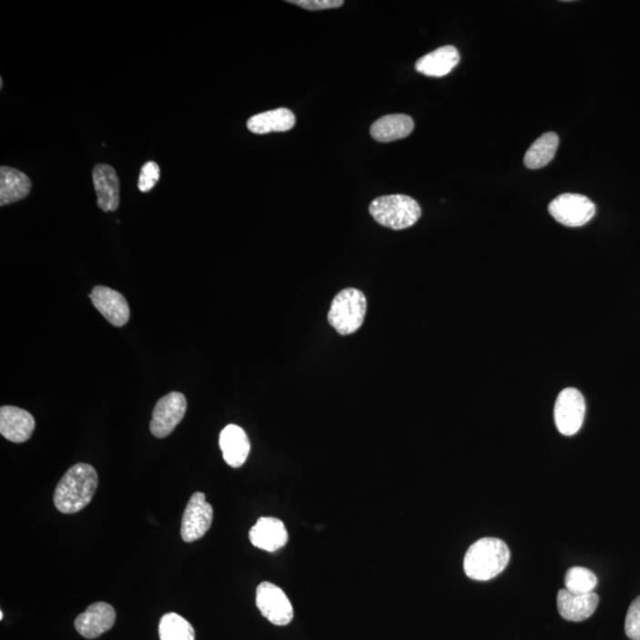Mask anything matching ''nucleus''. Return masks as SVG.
Segmentation results:
<instances>
[{
	"instance_id": "obj_17",
	"label": "nucleus",
	"mask_w": 640,
	"mask_h": 640,
	"mask_svg": "<svg viewBox=\"0 0 640 640\" xmlns=\"http://www.w3.org/2000/svg\"><path fill=\"white\" fill-rule=\"evenodd\" d=\"M461 61L457 48L453 46H442L425 55L415 63L416 72L430 77H442L452 72Z\"/></svg>"
},
{
	"instance_id": "obj_11",
	"label": "nucleus",
	"mask_w": 640,
	"mask_h": 640,
	"mask_svg": "<svg viewBox=\"0 0 640 640\" xmlns=\"http://www.w3.org/2000/svg\"><path fill=\"white\" fill-rule=\"evenodd\" d=\"M116 623V611L109 604L96 603L77 616L76 619V628L82 635L87 639H96L111 630Z\"/></svg>"
},
{
	"instance_id": "obj_24",
	"label": "nucleus",
	"mask_w": 640,
	"mask_h": 640,
	"mask_svg": "<svg viewBox=\"0 0 640 640\" xmlns=\"http://www.w3.org/2000/svg\"><path fill=\"white\" fill-rule=\"evenodd\" d=\"M625 634L631 640H640V596L628 608L625 620Z\"/></svg>"
},
{
	"instance_id": "obj_25",
	"label": "nucleus",
	"mask_w": 640,
	"mask_h": 640,
	"mask_svg": "<svg viewBox=\"0 0 640 640\" xmlns=\"http://www.w3.org/2000/svg\"><path fill=\"white\" fill-rule=\"evenodd\" d=\"M160 177V170L158 164L155 162H147L141 168L139 176V190L141 192H148L152 190L153 187L158 183Z\"/></svg>"
},
{
	"instance_id": "obj_13",
	"label": "nucleus",
	"mask_w": 640,
	"mask_h": 640,
	"mask_svg": "<svg viewBox=\"0 0 640 640\" xmlns=\"http://www.w3.org/2000/svg\"><path fill=\"white\" fill-rule=\"evenodd\" d=\"M249 540L254 547L274 553L288 543L289 533L285 524L278 518L261 517L250 529Z\"/></svg>"
},
{
	"instance_id": "obj_10",
	"label": "nucleus",
	"mask_w": 640,
	"mask_h": 640,
	"mask_svg": "<svg viewBox=\"0 0 640 640\" xmlns=\"http://www.w3.org/2000/svg\"><path fill=\"white\" fill-rule=\"evenodd\" d=\"M90 300L105 320L113 327L121 328L128 323L129 306L123 294L106 286H97L89 294Z\"/></svg>"
},
{
	"instance_id": "obj_9",
	"label": "nucleus",
	"mask_w": 640,
	"mask_h": 640,
	"mask_svg": "<svg viewBox=\"0 0 640 640\" xmlns=\"http://www.w3.org/2000/svg\"><path fill=\"white\" fill-rule=\"evenodd\" d=\"M214 509L206 500V494L195 493L188 503L182 520V539L188 543L202 539L213 523Z\"/></svg>"
},
{
	"instance_id": "obj_2",
	"label": "nucleus",
	"mask_w": 640,
	"mask_h": 640,
	"mask_svg": "<svg viewBox=\"0 0 640 640\" xmlns=\"http://www.w3.org/2000/svg\"><path fill=\"white\" fill-rule=\"evenodd\" d=\"M509 561L510 551L504 541L484 537L471 545L467 551L464 571L470 579L489 581L500 575Z\"/></svg>"
},
{
	"instance_id": "obj_14",
	"label": "nucleus",
	"mask_w": 640,
	"mask_h": 640,
	"mask_svg": "<svg viewBox=\"0 0 640 640\" xmlns=\"http://www.w3.org/2000/svg\"><path fill=\"white\" fill-rule=\"evenodd\" d=\"M93 183L97 196V207L102 211H116L120 203L119 178L109 165L99 164L93 170Z\"/></svg>"
},
{
	"instance_id": "obj_5",
	"label": "nucleus",
	"mask_w": 640,
	"mask_h": 640,
	"mask_svg": "<svg viewBox=\"0 0 640 640\" xmlns=\"http://www.w3.org/2000/svg\"><path fill=\"white\" fill-rule=\"evenodd\" d=\"M584 414H586V402L583 394L575 388H567L557 396L554 419L561 434L574 435L583 427Z\"/></svg>"
},
{
	"instance_id": "obj_26",
	"label": "nucleus",
	"mask_w": 640,
	"mask_h": 640,
	"mask_svg": "<svg viewBox=\"0 0 640 640\" xmlns=\"http://www.w3.org/2000/svg\"><path fill=\"white\" fill-rule=\"evenodd\" d=\"M288 3L310 11L337 9L344 5L343 0H289Z\"/></svg>"
},
{
	"instance_id": "obj_7",
	"label": "nucleus",
	"mask_w": 640,
	"mask_h": 640,
	"mask_svg": "<svg viewBox=\"0 0 640 640\" xmlns=\"http://www.w3.org/2000/svg\"><path fill=\"white\" fill-rule=\"evenodd\" d=\"M187 399L182 392L172 391L157 402L150 423L156 438H167L175 431L187 413Z\"/></svg>"
},
{
	"instance_id": "obj_8",
	"label": "nucleus",
	"mask_w": 640,
	"mask_h": 640,
	"mask_svg": "<svg viewBox=\"0 0 640 640\" xmlns=\"http://www.w3.org/2000/svg\"><path fill=\"white\" fill-rule=\"evenodd\" d=\"M257 606L269 622L277 626L289 625L293 620V606L286 593L270 583L259 584Z\"/></svg>"
},
{
	"instance_id": "obj_22",
	"label": "nucleus",
	"mask_w": 640,
	"mask_h": 640,
	"mask_svg": "<svg viewBox=\"0 0 640 640\" xmlns=\"http://www.w3.org/2000/svg\"><path fill=\"white\" fill-rule=\"evenodd\" d=\"M160 640H195V630L183 616L176 614L163 615L159 623Z\"/></svg>"
},
{
	"instance_id": "obj_6",
	"label": "nucleus",
	"mask_w": 640,
	"mask_h": 640,
	"mask_svg": "<svg viewBox=\"0 0 640 640\" xmlns=\"http://www.w3.org/2000/svg\"><path fill=\"white\" fill-rule=\"evenodd\" d=\"M548 210L561 225L583 227L594 218L596 209L595 204L586 196L563 194L549 204Z\"/></svg>"
},
{
	"instance_id": "obj_3",
	"label": "nucleus",
	"mask_w": 640,
	"mask_h": 640,
	"mask_svg": "<svg viewBox=\"0 0 640 640\" xmlns=\"http://www.w3.org/2000/svg\"><path fill=\"white\" fill-rule=\"evenodd\" d=\"M369 213L379 225L392 230H403L414 226L422 218V208L407 195H388L374 199Z\"/></svg>"
},
{
	"instance_id": "obj_12",
	"label": "nucleus",
	"mask_w": 640,
	"mask_h": 640,
	"mask_svg": "<svg viewBox=\"0 0 640 640\" xmlns=\"http://www.w3.org/2000/svg\"><path fill=\"white\" fill-rule=\"evenodd\" d=\"M34 416L21 408L3 406L0 408V433L15 443L27 442L35 431Z\"/></svg>"
},
{
	"instance_id": "obj_16",
	"label": "nucleus",
	"mask_w": 640,
	"mask_h": 640,
	"mask_svg": "<svg viewBox=\"0 0 640 640\" xmlns=\"http://www.w3.org/2000/svg\"><path fill=\"white\" fill-rule=\"evenodd\" d=\"M223 459L228 465L238 469L245 464L250 452V442L246 432L237 425H228L219 435Z\"/></svg>"
},
{
	"instance_id": "obj_4",
	"label": "nucleus",
	"mask_w": 640,
	"mask_h": 640,
	"mask_svg": "<svg viewBox=\"0 0 640 640\" xmlns=\"http://www.w3.org/2000/svg\"><path fill=\"white\" fill-rule=\"evenodd\" d=\"M367 308V298L360 290H340L330 308L329 323L340 335H351L362 327Z\"/></svg>"
},
{
	"instance_id": "obj_15",
	"label": "nucleus",
	"mask_w": 640,
	"mask_h": 640,
	"mask_svg": "<svg viewBox=\"0 0 640 640\" xmlns=\"http://www.w3.org/2000/svg\"><path fill=\"white\" fill-rule=\"evenodd\" d=\"M599 596L594 592L587 594H574L567 590L557 593V610L568 622H584L594 614L598 607Z\"/></svg>"
},
{
	"instance_id": "obj_20",
	"label": "nucleus",
	"mask_w": 640,
	"mask_h": 640,
	"mask_svg": "<svg viewBox=\"0 0 640 640\" xmlns=\"http://www.w3.org/2000/svg\"><path fill=\"white\" fill-rule=\"evenodd\" d=\"M30 190L29 177L13 168H0V206L21 201L29 195Z\"/></svg>"
},
{
	"instance_id": "obj_23",
	"label": "nucleus",
	"mask_w": 640,
	"mask_h": 640,
	"mask_svg": "<svg viewBox=\"0 0 640 640\" xmlns=\"http://www.w3.org/2000/svg\"><path fill=\"white\" fill-rule=\"evenodd\" d=\"M565 590L574 594H587L594 591L598 584V578L590 569L584 567H572L565 573Z\"/></svg>"
},
{
	"instance_id": "obj_18",
	"label": "nucleus",
	"mask_w": 640,
	"mask_h": 640,
	"mask_svg": "<svg viewBox=\"0 0 640 640\" xmlns=\"http://www.w3.org/2000/svg\"><path fill=\"white\" fill-rule=\"evenodd\" d=\"M414 120L406 114H391L372 124L371 135L380 143L407 138L414 131Z\"/></svg>"
},
{
	"instance_id": "obj_19",
	"label": "nucleus",
	"mask_w": 640,
	"mask_h": 640,
	"mask_svg": "<svg viewBox=\"0 0 640 640\" xmlns=\"http://www.w3.org/2000/svg\"><path fill=\"white\" fill-rule=\"evenodd\" d=\"M296 125V117L288 108H277L273 111L257 114L247 123L251 133L269 135L272 132H286Z\"/></svg>"
},
{
	"instance_id": "obj_1",
	"label": "nucleus",
	"mask_w": 640,
	"mask_h": 640,
	"mask_svg": "<svg viewBox=\"0 0 640 640\" xmlns=\"http://www.w3.org/2000/svg\"><path fill=\"white\" fill-rule=\"evenodd\" d=\"M99 484L96 469L85 462L70 467L55 490L54 503L62 513H76L93 500Z\"/></svg>"
},
{
	"instance_id": "obj_21",
	"label": "nucleus",
	"mask_w": 640,
	"mask_h": 640,
	"mask_svg": "<svg viewBox=\"0 0 640 640\" xmlns=\"http://www.w3.org/2000/svg\"><path fill=\"white\" fill-rule=\"evenodd\" d=\"M559 144L560 139L556 133L548 132L541 136L540 138L529 147L527 153H525V167L532 168V170L544 168L545 165L551 163L554 157H555Z\"/></svg>"
}]
</instances>
